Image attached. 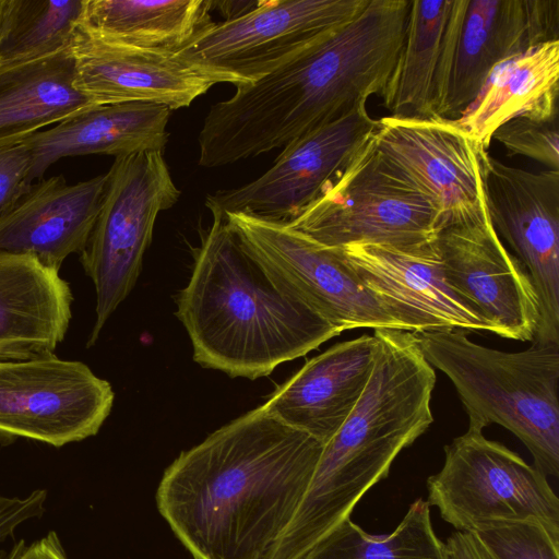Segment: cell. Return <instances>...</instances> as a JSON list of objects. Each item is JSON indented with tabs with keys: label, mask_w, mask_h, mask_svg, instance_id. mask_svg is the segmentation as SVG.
Returning <instances> with one entry per match:
<instances>
[{
	"label": "cell",
	"mask_w": 559,
	"mask_h": 559,
	"mask_svg": "<svg viewBox=\"0 0 559 559\" xmlns=\"http://www.w3.org/2000/svg\"><path fill=\"white\" fill-rule=\"evenodd\" d=\"M0 559H69L63 545L53 531L27 543L16 542L8 551H0Z\"/></svg>",
	"instance_id": "obj_31"
},
{
	"label": "cell",
	"mask_w": 559,
	"mask_h": 559,
	"mask_svg": "<svg viewBox=\"0 0 559 559\" xmlns=\"http://www.w3.org/2000/svg\"><path fill=\"white\" fill-rule=\"evenodd\" d=\"M212 0H84L81 28L124 47L176 52L213 23Z\"/></svg>",
	"instance_id": "obj_23"
},
{
	"label": "cell",
	"mask_w": 559,
	"mask_h": 559,
	"mask_svg": "<svg viewBox=\"0 0 559 559\" xmlns=\"http://www.w3.org/2000/svg\"><path fill=\"white\" fill-rule=\"evenodd\" d=\"M508 154L523 155L559 170V136L557 119L536 121L515 118L499 127L492 135Z\"/></svg>",
	"instance_id": "obj_28"
},
{
	"label": "cell",
	"mask_w": 559,
	"mask_h": 559,
	"mask_svg": "<svg viewBox=\"0 0 559 559\" xmlns=\"http://www.w3.org/2000/svg\"><path fill=\"white\" fill-rule=\"evenodd\" d=\"M369 0L259 1L212 23L175 56L212 82L253 84L355 17Z\"/></svg>",
	"instance_id": "obj_6"
},
{
	"label": "cell",
	"mask_w": 559,
	"mask_h": 559,
	"mask_svg": "<svg viewBox=\"0 0 559 559\" xmlns=\"http://www.w3.org/2000/svg\"><path fill=\"white\" fill-rule=\"evenodd\" d=\"M110 383L53 354L0 360V437L56 448L95 436L111 412Z\"/></svg>",
	"instance_id": "obj_10"
},
{
	"label": "cell",
	"mask_w": 559,
	"mask_h": 559,
	"mask_svg": "<svg viewBox=\"0 0 559 559\" xmlns=\"http://www.w3.org/2000/svg\"><path fill=\"white\" fill-rule=\"evenodd\" d=\"M366 105L286 145L272 167L243 186L205 198L212 216L243 213L289 223L310 205L376 130Z\"/></svg>",
	"instance_id": "obj_13"
},
{
	"label": "cell",
	"mask_w": 559,
	"mask_h": 559,
	"mask_svg": "<svg viewBox=\"0 0 559 559\" xmlns=\"http://www.w3.org/2000/svg\"><path fill=\"white\" fill-rule=\"evenodd\" d=\"M31 168L32 155L24 143L0 148V217L32 188Z\"/></svg>",
	"instance_id": "obj_29"
},
{
	"label": "cell",
	"mask_w": 559,
	"mask_h": 559,
	"mask_svg": "<svg viewBox=\"0 0 559 559\" xmlns=\"http://www.w3.org/2000/svg\"><path fill=\"white\" fill-rule=\"evenodd\" d=\"M449 287L501 337L534 341L539 308L533 284L503 246L488 211L440 229L435 240Z\"/></svg>",
	"instance_id": "obj_14"
},
{
	"label": "cell",
	"mask_w": 559,
	"mask_h": 559,
	"mask_svg": "<svg viewBox=\"0 0 559 559\" xmlns=\"http://www.w3.org/2000/svg\"><path fill=\"white\" fill-rule=\"evenodd\" d=\"M97 106L74 85L71 48L15 63H0V148Z\"/></svg>",
	"instance_id": "obj_22"
},
{
	"label": "cell",
	"mask_w": 559,
	"mask_h": 559,
	"mask_svg": "<svg viewBox=\"0 0 559 559\" xmlns=\"http://www.w3.org/2000/svg\"><path fill=\"white\" fill-rule=\"evenodd\" d=\"M376 349L374 336L367 334L335 344L308 360L263 406L286 425L325 444L360 399Z\"/></svg>",
	"instance_id": "obj_18"
},
{
	"label": "cell",
	"mask_w": 559,
	"mask_h": 559,
	"mask_svg": "<svg viewBox=\"0 0 559 559\" xmlns=\"http://www.w3.org/2000/svg\"><path fill=\"white\" fill-rule=\"evenodd\" d=\"M362 285L405 331H488L443 278L435 241L413 246L354 243L337 248Z\"/></svg>",
	"instance_id": "obj_15"
},
{
	"label": "cell",
	"mask_w": 559,
	"mask_h": 559,
	"mask_svg": "<svg viewBox=\"0 0 559 559\" xmlns=\"http://www.w3.org/2000/svg\"><path fill=\"white\" fill-rule=\"evenodd\" d=\"M171 111L167 106L142 102L104 104L44 129L23 142L32 155L31 181L41 179L64 157L163 152Z\"/></svg>",
	"instance_id": "obj_20"
},
{
	"label": "cell",
	"mask_w": 559,
	"mask_h": 559,
	"mask_svg": "<svg viewBox=\"0 0 559 559\" xmlns=\"http://www.w3.org/2000/svg\"><path fill=\"white\" fill-rule=\"evenodd\" d=\"M452 1H411L404 46L383 98L390 116L436 117L439 67Z\"/></svg>",
	"instance_id": "obj_24"
},
{
	"label": "cell",
	"mask_w": 559,
	"mask_h": 559,
	"mask_svg": "<svg viewBox=\"0 0 559 559\" xmlns=\"http://www.w3.org/2000/svg\"><path fill=\"white\" fill-rule=\"evenodd\" d=\"M298 559H448V552L433 530L429 503L418 498L393 532L372 535L347 518Z\"/></svg>",
	"instance_id": "obj_25"
},
{
	"label": "cell",
	"mask_w": 559,
	"mask_h": 559,
	"mask_svg": "<svg viewBox=\"0 0 559 559\" xmlns=\"http://www.w3.org/2000/svg\"><path fill=\"white\" fill-rule=\"evenodd\" d=\"M426 360L454 384L468 426L498 424L527 448L544 475H559V343L502 352L464 330L413 333Z\"/></svg>",
	"instance_id": "obj_3"
},
{
	"label": "cell",
	"mask_w": 559,
	"mask_h": 559,
	"mask_svg": "<svg viewBox=\"0 0 559 559\" xmlns=\"http://www.w3.org/2000/svg\"><path fill=\"white\" fill-rule=\"evenodd\" d=\"M486 207L538 300L534 341L559 343V170L532 173L480 152Z\"/></svg>",
	"instance_id": "obj_11"
},
{
	"label": "cell",
	"mask_w": 559,
	"mask_h": 559,
	"mask_svg": "<svg viewBox=\"0 0 559 559\" xmlns=\"http://www.w3.org/2000/svg\"><path fill=\"white\" fill-rule=\"evenodd\" d=\"M323 448L258 406L179 454L159 481L157 509L194 559H266Z\"/></svg>",
	"instance_id": "obj_1"
},
{
	"label": "cell",
	"mask_w": 559,
	"mask_h": 559,
	"mask_svg": "<svg viewBox=\"0 0 559 559\" xmlns=\"http://www.w3.org/2000/svg\"><path fill=\"white\" fill-rule=\"evenodd\" d=\"M72 301L59 271L32 254L0 251V360L53 354L68 331Z\"/></svg>",
	"instance_id": "obj_19"
},
{
	"label": "cell",
	"mask_w": 559,
	"mask_h": 559,
	"mask_svg": "<svg viewBox=\"0 0 559 559\" xmlns=\"http://www.w3.org/2000/svg\"><path fill=\"white\" fill-rule=\"evenodd\" d=\"M558 0H453L441 53L436 117L456 119L502 61L559 40Z\"/></svg>",
	"instance_id": "obj_8"
},
{
	"label": "cell",
	"mask_w": 559,
	"mask_h": 559,
	"mask_svg": "<svg viewBox=\"0 0 559 559\" xmlns=\"http://www.w3.org/2000/svg\"><path fill=\"white\" fill-rule=\"evenodd\" d=\"M181 191L163 152L116 157L107 173L100 211L81 264L96 293L92 346L117 307L134 287L158 214L173 207Z\"/></svg>",
	"instance_id": "obj_5"
},
{
	"label": "cell",
	"mask_w": 559,
	"mask_h": 559,
	"mask_svg": "<svg viewBox=\"0 0 559 559\" xmlns=\"http://www.w3.org/2000/svg\"><path fill=\"white\" fill-rule=\"evenodd\" d=\"M84 0H2L0 63L32 61L71 48Z\"/></svg>",
	"instance_id": "obj_26"
},
{
	"label": "cell",
	"mask_w": 559,
	"mask_h": 559,
	"mask_svg": "<svg viewBox=\"0 0 559 559\" xmlns=\"http://www.w3.org/2000/svg\"><path fill=\"white\" fill-rule=\"evenodd\" d=\"M1 7H2V0H0V10H1Z\"/></svg>",
	"instance_id": "obj_34"
},
{
	"label": "cell",
	"mask_w": 559,
	"mask_h": 559,
	"mask_svg": "<svg viewBox=\"0 0 559 559\" xmlns=\"http://www.w3.org/2000/svg\"><path fill=\"white\" fill-rule=\"evenodd\" d=\"M473 532L496 559H559V538L534 520L491 522Z\"/></svg>",
	"instance_id": "obj_27"
},
{
	"label": "cell",
	"mask_w": 559,
	"mask_h": 559,
	"mask_svg": "<svg viewBox=\"0 0 559 559\" xmlns=\"http://www.w3.org/2000/svg\"><path fill=\"white\" fill-rule=\"evenodd\" d=\"M373 132L320 195L288 224L328 248L433 242L438 234L435 209L386 163Z\"/></svg>",
	"instance_id": "obj_4"
},
{
	"label": "cell",
	"mask_w": 559,
	"mask_h": 559,
	"mask_svg": "<svg viewBox=\"0 0 559 559\" xmlns=\"http://www.w3.org/2000/svg\"><path fill=\"white\" fill-rule=\"evenodd\" d=\"M259 1H213L212 10H217L225 16L224 21L238 17L252 10Z\"/></svg>",
	"instance_id": "obj_33"
},
{
	"label": "cell",
	"mask_w": 559,
	"mask_h": 559,
	"mask_svg": "<svg viewBox=\"0 0 559 559\" xmlns=\"http://www.w3.org/2000/svg\"><path fill=\"white\" fill-rule=\"evenodd\" d=\"M176 316L189 334L194 361L251 380L341 334L280 286L221 216H213L194 250Z\"/></svg>",
	"instance_id": "obj_2"
},
{
	"label": "cell",
	"mask_w": 559,
	"mask_h": 559,
	"mask_svg": "<svg viewBox=\"0 0 559 559\" xmlns=\"http://www.w3.org/2000/svg\"><path fill=\"white\" fill-rule=\"evenodd\" d=\"M47 491L36 489L25 497L0 496V544L12 537L23 523L45 512Z\"/></svg>",
	"instance_id": "obj_30"
},
{
	"label": "cell",
	"mask_w": 559,
	"mask_h": 559,
	"mask_svg": "<svg viewBox=\"0 0 559 559\" xmlns=\"http://www.w3.org/2000/svg\"><path fill=\"white\" fill-rule=\"evenodd\" d=\"M224 218L280 286L341 333L360 328L405 331L362 285L337 248L316 242L286 222L243 213H228Z\"/></svg>",
	"instance_id": "obj_9"
},
{
	"label": "cell",
	"mask_w": 559,
	"mask_h": 559,
	"mask_svg": "<svg viewBox=\"0 0 559 559\" xmlns=\"http://www.w3.org/2000/svg\"><path fill=\"white\" fill-rule=\"evenodd\" d=\"M382 157L418 189L437 214L438 231L481 216L478 146L453 120L441 117L378 119L373 132Z\"/></svg>",
	"instance_id": "obj_12"
},
{
	"label": "cell",
	"mask_w": 559,
	"mask_h": 559,
	"mask_svg": "<svg viewBox=\"0 0 559 559\" xmlns=\"http://www.w3.org/2000/svg\"><path fill=\"white\" fill-rule=\"evenodd\" d=\"M107 174L68 183L63 176L40 180L0 217V251L32 254L60 271L72 253H81L96 224Z\"/></svg>",
	"instance_id": "obj_17"
},
{
	"label": "cell",
	"mask_w": 559,
	"mask_h": 559,
	"mask_svg": "<svg viewBox=\"0 0 559 559\" xmlns=\"http://www.w3.org/2000/svg\"><path fill=\"white\" fill-rule=\"evenodd\" d=\"M71 53L74 85L95 105L142 102L174 110L189 107L215 84L175 52L124 47L81 27Z\"/></svg>",
	"instance_id": "obj_16"
},
{
	"label": "cell",
	"mask_w": 559,
	"mask_h": 559,
	"mask_svg": "<svg viewBox=\"0 0 559 559\" xmlns=\"http://www.w3.org/2000/svg\"><path fill=\"white\" fill-rule=\"evenodd\" d=\"M444 544L448 559H496L473 531H455Z\"/></svg>",
	"instance_id": "obj_32"
},
{
	"label": "cell",
	"mask_w": 559,
	"mask_h": 559,
	"mask_svg": "<svg viewBox=\"0 0 559 559\" xmlns=\"http://www.w3.org/2000/svg\"><path fill=\"white\" fill-rule=\"evenodd\" d=\"M558 83L559 40L542 43L499 63L453 121L487 150L496 130L512 119H557Z\"/></svg>",
	"instance_id": "obj_21"
},
{
	"label": "cell",
	"mask_w": 559,
	"mask_h": 559,
	"mask_svg": "<svg viewBox=\"0 0 559 559\" xmlns=\"http://www.w3.org/2000/svg\"><path fill=\"white\" fill-rule=\"evenodd\" d=\"M426 486L429 506L456 531L534 520L559 538V499L547 476L476 427L444 447V463Z\"/></svg>",
	"instance_id": "obj_7"
}]
</instances>
